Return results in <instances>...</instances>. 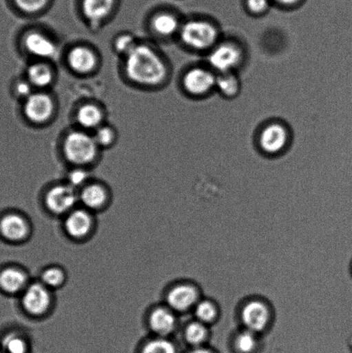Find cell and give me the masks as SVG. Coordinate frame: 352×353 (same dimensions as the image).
Here are the masks:
<instances>
[{
  "label": "cell",
  "mask_w": 352,
  "mask_h": 353,
  "mask_svg": "<svg viewBox=\"0 0 352 353\" xmlns=\"http://www.w3.org/2000/svg\"><path fill=\"white\" fill-rule=\"evenodd\" d=\"M96 143L103 152L112 150L118 143L119 131L112 123L106 122L92 133Z\"/></svg>",
  "instance_id": "obj_25"
},
{
  "label": "cell",
  "mask_w": 352,
  "mask_h": 353,
  "mask_svg": "<svg viewBox=\"0 0 352 353\" xmlns=\"http://www.w3.org/2000/svg\"><path fill=\"white\" fill-rule=\"evenodd\" d=\"M0 353H5V352H3L2 350H0Z\"/></svg>",
  "instance_id": "obj_38"
},
{
  "label": "cell",
  "mask_w": 352,
  "mask_h": 353,
  "mask_svg": "<svg viewBox=\"0 0 352 353\" xmlns=\"http://www.w3.org/2000/svg\"><path fill=\"white\" fill-rule=\"evenodd\" d=\"M191 353H212L208 350H205V349H196V350L192 351Z\"/></svg>",
  "instance_id": "obj_37"
},
{
  "label": "cell",
  "mask_w": 352,
  "mask_h": 353,
  "mask_svg": "<svg viewBox=\"0 0 352 353\" xmlns=\"http://www.w3.org/2000/svg\"><path fill=\"white\" fill-rule=\"evenodd\" d=\"M64 44L55 30L46 24L33 23L23 28L17 47L26 61L60 59Z\"/></svg>",
  "instance_id": "obj_3"
},
{
  "label": "cell",
  "mask_w": 352,
  "mask_h": 353,
  "mask_svg": "<svg viewBox=\"0 0 352 353\" xmlns=\"http://www.w3.org/2000/svg\"><path fill=\"white\" fill-rule=\"evenodd\" d=\"M288 141V131L280 123H271L265 127L260 138L262 150L269 154L281 152L287 145Z\"/></svg>",
  "instance_id": "obj_18"
},
{
  "label": "cell",
  "mask_w": 352,
  "mask_h": 353,
  "mask_svg": "<svg viewBox=\"0 0 352 353\" xmlns=\"http://www.w3.org/2000/svg\"><path fill=\"white\" fill-rule=\"evenodd\" d=\"M94 221L91 211L75 208L70 213L65 216L64 228L65 231L71 238L81 240L87 237L92 231Z\"/></svg>",
  "instance_id": "obj_16"
},
{
  "label": "cell",
  "mask_w": 352,
  "mask_h": 353,
  "mask_svg": "<svg viewBox=\"0 0 352 353\" xmlns=\"http://www.w3.org/2000/svg\"><path fill=\"white\" fill-rule=\"evenodd\" d=\"M177 324L174 311L170 307H158L151 311L148 326L157 336L167 337L174 331Z\"/></svg>",
  "instance_id": "obj_20"
},
{
  "label": "cell",
  "mask_w": 352,
  "mask_h": 353,
  "mask_svg": "<svg viewBox=\"0 0 352 353\" xmlns=\"http://www.w3.org/2000/svg\"><path fill=\"white\" fill-rule=\"evenodd\" d=\"M305 0H271L272 5H276L281 8L292 9L302 5Z\"/></svg>",
  "instance_id": "obj_36"
},
{
  "label": "cell",
  "mask_w": 352,
  "mask_h": 353,
  "mask_svg": "<svg viewBox=\"0 0 352 353\" xmlns=\"http://www.w3.org/2000/svg\"><path fill=\"white\" fill-rule=\"evenodd\" d=\"M186 341L192 345H199L206 340L207 330L202 323L189 324L185 332Z\"/></svg>",
  "instance_id": "obj_32"
},
{
  "label": "cell",
  "mask_w": 352,
  "mask_h": 353,
  "mask_svg": "<svg viewBox=\"0 0 352 353\" xmlns=\"http://www.w3.org/2000/svg\"><path fill=\"white\" fill-rule=\"evenodd\" d=\"M60 100L54 91H34L20 103L21 117L26 126L36 130H46L56 122Z\"/></svg>",
  "instance_id": "obj_5"
},
{
  "label": "cell",
  "mask_w": 352,
  "mask_h": 353,
  "mask_svg": "<svg viewBox=\"0 0 352 353\" xmlns=\"http://www.w3.org/2000/svg\"><path fill=\"white\" fill-rule=\"evenodd\" d=\"M242 321L248 330L260 332L267 326L270 314L268 307L260 302H251L244 307Z\"/></svg>",
  "instance_id": "obj_21"
},
{
  "label": "cell",
  "mask_w": 352,
  "mask_h": 353,
  "mask_svg": "<svg viewBox=\"0 0 352 353\" xmlns=\"http://www.w3.org/2000/svg\"><path fill=\"white\" fill-rule=\"evenodd\" d=\"M1 350L5 353H27L29 349L27 340L23 334L10 332L3 337Z\"/></svg>",
  "instance_id": "obj_27"
},
{
  "label": "cell",
  "mask_w": 352,
  "mask_h": 353,
  "mask_svg": "<svg viewBox=\"0 0 352 353\" xmlns=\"http://www.w3.org/2000/svg\"><path fill=\"white\" fill-rule=\"evenodd\" d=\"M92 179V169L85 168H68L65 182L79 190Z\"/></svg>",
  "instance_id": "obj_28"
},
{
  "label": "cell",
  "mask_w": 352,
  "mask_h": 353,
  "mask_svg": "<svg viewBox=\"0 0 352 353\" xmlns=\"http://www.w3.org/2000/svg\"><path fill=\"white\" fill-rule=\"evenodd\" d=\"M34 92L33 86L27 81L23 74L12 82V92L19 103H22Z\"/></svg>",
  "instance_id": "obj_31"
},
{
  "label": "cell",
  "mask_w": 352,
  "mask_h": 353,
  "mask_svg": "<svg viewBox=\"0 0 352 353\" xmlns=\"http://www.w3.org/2000/svg\"><path fill=\"white\" fill-rule=\"evenodd\" d=\"M30 233L29 221L22 214L9 213L0 219V234L6 241L22 242Z\"/></svg>",
  "instance_id": "obj_17"
},
{
  "label": "cell",
  "mask_w": 352,
  "mask_h": 353,
  "mask_svg": "<svg viewBox=\"0 0 352 353\" xmlns=\"http://www.w3.org/2000/svg\"><path fill=\"white\" fill-rule=\"evenodd\" d=\"M117 74L127 88L154 93L164 90L172 77V67L160 44L141 37L133 50L117 63Z\"/></svg>",
  "instance_id": "obj_1"
},
{
  "label": "cell",
  "mask_w": 352,
  "mask_h": 353,
  "mask_svg": "<svg viewBox=\"0 0 352 353\" xmlns=\"http://www.w3.org/2000/svg\"><path fill=\"white\" fill-rule=\"evenodd\" d=\"M216 88L222 94L227 97H233L239 91V81L232 72H225L216 78Z\"/></svg>",
  "instance_id": "obj_29"
},
{
  "label": "cell",
  "mask_w": 352,
  "mask_h": 353,
  "mask_svg": "<svg viewBox=\"0 0 352 353\" xmlns=\"http://www.w3.org/2000/svg\"><path fill=\"white\" fill-rule=\"evenodd\" d=\"M56 62L48 60L26 61L23 74L34 91H54L59 81Z\"/></svg>",
  "instance_id": "obj_10"
},
{
  "label": "cell",
  "mask_w": 352,
  "mask_h": 353,
  "mask_svg": "<svg viewBox=\"0 0 352 353\" xmlns=\"http://www.w3.org/2000/svg\"><path fill=\"white\" fill-rule=\"evenodd\" d=\"M106 105L99 99H81L74 103L70 112L71 126L93 133L108 122Z\"/></svg>",
  "instance_id": "obj_8"
},
{
  "label": "cell",
  "mask_w": 352,
  "mask_h": 353,
  "mask_svg": "<svg viewBox=\"0 0 352 353\" xmlns=\"http://www.w3.org/2000/svg\"><path fill=\"white\" fill-rule=\"evenodd\" d=\"M198 299V290L185 283L174 287L167 295L168 307L176 312H185L195 305Z\"/></svg>",
  "instance_id": "obj_19"
},
{
  "label": "cell",
  "mask_w": 352,
  "mask_h": 353,
  "mask_svg": "<svg viewBox=\"0 0 352 353\" xmlns=\"http://www.w3.org/2000/svg\"><path fill=\"white\" fill-rule=\"evenodd\" d=\"M183 21L174 10L165 7L155 9L144 20L145 37L160 45L170 43L177 39Z\"/></svg>",
  "instance_id": "obj_6"
},
{
  "label": "cell",
  "mask_w": 352,
  "mask_h": 353,
  "mask_svg": "<svg viewBox=\"0 0 352 353\" xmlns=\"http://www.w3.org/2000/svg\"><path fill=\"white\" fill-rule=\"evenodd\" d=\"M29 283L27 273L22 269L12 266L0 272V290L10 295L23 293Z\"/></svg>",
  "instance_id": "obj_22"
},
{
  "label": "cell",
  "mask_w": 352,
  "mask_h": 353,
  "mask_svg": "<svg viewBox=\"0 0 352 353\" xmlns=\"http://www.w3.org/2000/svg\"><path fill=\"white\" fill-rule=\"evenodd\" d=\"M216 78L212 72L203 68L187 69L181 77L184 92L193 97L205 95L216 86Z\"/></svg>",
  "instance_id": "obj_13"
},
{
  "label": "cell",
  "mask_w": 352,
  "mask_h": 353,
  "mask_svg": "<svg viewBox=\"0 0 352 353\" xmlns=\"http://www.w3.org/2000/svg\"><path fill=\"white\" fill-rule=\"evenodd\" d=\"M242 53L240 48L233 43H223L214 48L209 54V64L216 70L225 74L231 72L240 65Z\"/></svg>",
  "instance_id": "obj_14"
},
{
  "label": "cell",
  "mask_w": 352,
  "mask_h": 353,
  "mask_svg": "<svg viewBox=\"0 0 352 353\" xmlns=\"http://www.w3.org/2000/svg\"><path fill=\"white\" fill-rule=\"evenodd\" d=\"M79 202L89 211H98L106 206L110 199L108 187L105 183L92 179L79 190Z\"/></svg>",
  "instance_id": "obj_15"
},
{
  "label": "cell",
  "mask_w": 352,
  "mask_h": 353,
  "mask_svg": "<svg viewBox=\"0 0 352 353\" xmlns=\"http://www.w3.org/2000/svg\"><path fill=\"white\" fill-rule=\"evenodd\" d=\"M22 306L30 316L40 317L50 310L52 290L41 281L30 283L22 293Z\"/></svg>",
  "instance_id": "obj_12"
},
{
  "label": "cell",
  "mask_w": 352,
  "mask_h": 353,
  "mask_svg": "<svg viewBox=\"0 0 352 353\" xmlns=\"http://www.w3.org/2000/svg\"><path fill=\"white\" fill-rule=\"evenodd\" d=\"M245 8L253 15H262L267 12L272 6L271 0H244Z\"/></svg>",
  "instance_id": "obj_35"
},
{
  "label": "cell",
  "mask_w": 352,
  "mask_h": 353,
  "mask_svg": "<svg viewBox=\"0 0 352 353\" xmlns=\"http://www.w3.org/2000/svg\"><path fill=\"white\" fill-rule=\"evenodd\" d=\"M140 37L129 30H122L115 34L110 41V50L118 60L126 57L139 43Z\"/></svg>",
  "instance_id": "obj_23"
},
{
  "label": "cell",
  "mask_w": 352,
  "mask_h": 353,
  "mask_svg": "<svg viewBox=\"0 0 352 353\" xmlns=\"http://www.w3.org/2000/svg\"><path fill=\"white\" fill-rule=\"evenodd\" d=\"M59 61L68 74L81 79L94 78L101 72L103 65L99 48L84 39L64 44Z\"/></svg>",
  "instance_id": "obj_4"
},
{
  "label": "cell",
  "mask_w": 352,
  "mask_h": 353,
  "mask_svg": "<svg viewBox=\"0 0 352 353\" xmlns=\"http://www.w3.org/2000/svg\"><path fill=\"white\" fill-rule=\"evenodd\" d=\"M218 38V31L213 23L205 19H191L183 21L177 40L185 48L205 50L212 47Z\"/></svg>",
  "instance_id": "obj_9"
},
{
  "label": "cell",
  "mask_w": 352,
  "mask_h": 353,
  "mask_svg": "<svg viewBox=\"0 0 352 353\" xmlns=\"http://www.w3.org/2000/svg\"><path fill=\"white\" fill-rule=\"evenodd\" d=\"M44 200L48 210L52 214L67 216L79 202V190L65 181L54 183L47 190Z\"/></svg>",
  "instance_id": "obj_11"
},
{
  "label": "cell",
  "mask_w": 352,
  "mask_h": 353,
  "mask_svg": "<svg viewBox=\"0 0 352 353\" xmlns=\"http://www.w3.org/2000/svg\"><path fill=\"white\" fill-rule=\"evenodd\" d=\"M12 1L21 16L34 20L48 12L53 0H12Z\"/></svg>",
  "instance_id": "obj_24"
},
{
  "label": "cell",
  "mask_w": 352,
  "mask_h": 353,
  "mask_svg": "<svg viewBox=\"0 0 352 353\" xmlns=\"http://www.w3.org/2000/svg\"><path fill=\"white\" fill-rule=\"evenodd\" d=\"M67 280V274L61 266L51 265L41 273L40 281L50 290L61 288Z\"/></svg>",
  "instance_id": "obj_26"
},
{
  "label": "cell",
  "mask_w": 352,
  "mask_h": 353,
  "mask_svg": "<svg viewBox=\"0 0 352 353\" xmlns=\"http://www.w3.org/2000/svg\"><path fill=\"white\" fill-rule=\"evenodd\" d=\"M236 347L242 353H250L256 347L257 341L253 332L250 330L241 333L236 339Z\"/></svg>",
  "instance_id": "obj_33"
},
{
  "label": "cell",
  "mask_w": 352,
  "mask_h": 353,
  "mask_svg": "<svg viewBox=\"0 0 352 353\" xmlns=\"http://www.w3.org/2000/svg\"><path fill=\"white\" fill-rule=\"evenodd\" d=\"M56 153L68 168H94L101 161L103 152L92 133L71 126L59 136Z\"/></svg>",
  "instance_id": "obj_2"
},
{
  "label": "cell",
  "mask_w": 352,
  "mask_h": 353,
  "mask_svg": "<svg viewBox=\"0 0 352 353\" xmlns=\"http://www.w3.org/2000/svg\"><path fill=\"white\" fill-rule=\"evenodd\" d=\"M119 3V0H79V20L89 32L99 34L115 19Z\"/></svg>",
  "instance_id": "obj_7"
},
{
  "label": "cell",
  "mask_w": 352,
  "mask_h": 353,
  "mask_svg": "<svg viewBox=\"0 0 352 353\" xmlns=\"http://www.w3.org/2000/svg\"><path fill=\"white\" fill-rule=\"evenodd\" d=\"M141 353H176V348L167 338L157 336L145 344Z\"/></svg>",
  "instance_id": "obj_30"
},
{
  "label": "cell",
  "mask_w": 352,
  "mask_h": 353,
  "mask_svg": "<svg viewBox=\"0 0 352 353\" xmlns=\"http://www.w3.org/2000/svg\"><path fill=\"white\" fill-rule=\"evenodd\" d=\"M196 316L202 323H210L216 316V310L214 304L207 301L199 303L196 307Z\"/></svg>",
  "instance_id": "obj_34"
}]
</instances>
